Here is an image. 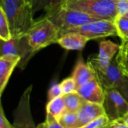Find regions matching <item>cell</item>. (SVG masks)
<instances>
[{
    "mask_svg": "<svg viewBox=\"0 0 128 128\" xmlns=\"http://www.w3.org/2000/svg\"><path fill=\"white\" fill-rule=\"evenodd\" d=\"M0 6L7 17L12 38L25 36L35 21L32 6L26 0H1Z\"/></svg>",
    "mask_w": 128,
    "mask_h": 128,
    "instance_id": "obj_1",
    "label": "cell"
},
{
    "mask_svg": "<svg viewBox=\"0 0 128 128\" xmlns=\"http://www.w3.org/2000/svg\"><path fill=\"white\" fill-rule=\"evenodd\" d=\"M60 5L86 13L98 20L114 21L117 16V0H64Z\"/></svg>",
    "mask_w": 128,
    "mask_h": 128,
    "instance_id": "obj_2",
    "label": "cell"
},
{
    "mask_svg": "<svg viewBox=\"0 0 128 128\" xmlns=\"http://www.w3.org/2000/svg\"><path fill=\"white\" fill-rule=\"evenodd\" d=\"M44 12V16L58 29L60 37L69 29L98 20L86 13L63 7L61 5H58Z\"/></svg>",
    "mask_w": 128,
    "mask_h": 128,
    "instance_id": "obj_3",
    "label": "cell"
},
{
    "mask_svg": "<svg viewBox=\"0 0 128 128\" xmlns=\"http://www.w3.org/2000/svg\"><path fill=\"white\" fill-rule=\"evenodd\" d=\"M26 36L30 46L35 53L57 43L60 38L58 29L45 16L35 20Z\"/></svg>",
    "mask_w": 128,
    "mask_h": 128,
    "instance_id": "obj_4",
    "label": "cell"
},
{
    "mask_svg": "<svg viewBox=\"0 0 128 128\" xmlns=\"http://www.w3.org/2000/svg\"><path fill=\"white\" fill-rule=\"evenodd\" d=\"M72 32L80 33L86 36L89 40L114 36H118V32L114 21L108 20H95L82 26L69 29L62 35Z\"/></svg>",
    "mask_w": 128,
    "mask_h": 128,
    "instance_id": "obj_5",
    "label": "cell"
},
{
    "mask_svg": "<svg viewBox=\"0 0 128 128\" xmlns=\"http://www.w3.org/2000/svg\"><path fill=\"white\" fill-rule=\"evenodd\" d=\"M36 53L30 46L26 36L12 38L9 40L0 38V56L4 55H15L20 57L18 66L24 69L31 57Z\"/></svg>",
    "mask_w": 128,
    "mask_h": 128,
    "instance_id": "obj_6",
    "label": "cell"
},
{
    "mask_svg": "<svg viewBox=\"0 0 128 128\" xmlns=\"http://www.w3.org/2000/svg\"><path fill=\"white\" fill-rule=\"evenodd\" d=\"M88 65L93 70L96 79L98 81L103 90L112 88L116 89L125 76L116 60H112L105 69L98 68L90 63H88Z\"/></svg>",
    "mask_w": 128,
    "mask_h": 128,
    "instance_id": "obj_7",
    "label": "cell"
},
{
    "mask_svg": "<svg viewBox=\"0 0 128 128\" xmlns=\"http://www.w3.org/2000/svg\"><path fill=\"white\" fill-rule=\"evenodd\" d=\"M105 91V99L103 108L106 115L109 120H114L123 118L128 112V103L115 88L106 89Z\"/></svg>",
    "mask_w": 128,
    "mask_h": 128,
    "instance_id": "obj_8",
    "label": "cell"
},
{
    "mask_svg": "<svg viewBox=\"0 0 128 128\" xmlns=\"http://www.w3.org/2000/svg\"><path fill=\"white\" fill-rule=\"evenodd\" d=\"M32 85H30L23 93L14 112L13 128H36L31 112L30 96Z\"/></svg>",
    "mask_w": 128,
    "mask_h": 128,
    "instance_id": "obj_9",
    "label": "cell"
},
{
    "mask_svg": "<svg viewBox=\"0 0 128 128\" xmlns=\"http://www.w3.org/2000/svg\"><path fill=\"white\" fill-rule=\"evenodd\" d=\"M120 45L110 40H104L100 43L99 52L96 56H90L88 62L94 65L100 69L106 68L113 60V57L118 52Z\"/></svg>",
    "mask_w": 128,
    "mask_h": 128,
    "instance_id": "obj_10",
    "label": "cell"
},
{
    "mask_svg": "<svg viewBox=\"0 0 128 128\" xmlns=\"http://www.w3.org/2000/svg\"><path fill=\"white\" fill-rule=\"evenodd\" d=\"M78 128H80L92 120L106 114L102 104L91 102L84 100L82 106L77 111Z\"/></svg>",
    "mask_w": 128,
    "mask_h": 128,
    "instance_id": "obj_11",
    "label": "cell"
},
{
    "mask_svg": "<svg viewBox=\"0 0 128 128\" xmlns=\"http://www.w3.org/2000/svg\"><path fill=\"white\" fill-rule=\"evenodd\" d=\"M77 92L86 101L103 104L105 91L96 78L78 87Z\"/></svg>",
    "mask_w": 128,
    "mask_h": 128,
    "instance_id": "obj_12",
    "label": "cell"
},
{
    "mask_svg": "<svg viewBox=\"0 0 128 128\" xmlns=\"http://www.w3.org/2000/svg\"><path fill=\"white\" fill-rule=\"evenodd\" d=\"M20 61V57L15 55L0 56V96H2L12 74Z\"/></svg>",
    "mask_w": 128,
    "mask_h": 128,
    "instance_id": "obj_13",
    "label": "cell"
},
{
    "mask_svg": "<svg viewBox=\"0 0 128 128\" xmlns=\"http://www.w3.org/2000/svg\"><path fill=\"white\" fill-rule=\"evenodd\" d=\"M88 41L90 40L86 36L72 32L61 36L57 40V44L67 50H81L85 47Z\"/></svg>",
    "mask_w": 128,
    "mask_h": 128,
    "instance_id": "obj_14",
    "label": "cell"
},
{
    "mask_svg": "<svg viewBox=\"0 0 128 128\" xmlns=\"http://www.w3.org/2000/svg\"><path fill=\"white\" fill-rule=\"evenodd\" d=\"M71 76L75 79L78 87L95 78L93 70L82 56L78 59Z\"/></svg>",
    "mask_w": 128,
    "mask_h": 128,
    "instance_id": "obj_15",
    "label": "cell"
},
{
    "mask_svg": "<svg viewBox=\"0 0 128 128\" xmlns=\"http://www.w3.org/2000/svg\"><path fill=\"white\" fill-rule=\"evenodd\" d=\"M65 112L66 107L62 96L54 98L48 102L46 106V118H54L58 120Z\"/></svg>",
    "mask_w": 128,
    "mask_h": 128,
    "instance_id": "obj_16",
    "label": "cell"
},
{
    "mask_svg": "<svg viewBox=\"0 0 128 128\" xmlns=\"http://www.w3.org/2000/svg\"><path fill=\"white\" fill-rule=\"evenodd\" d=\"M62 98L65 103L66 111L70 112H77L84 101L77 91L63 94Z\"/></svg>",
    "mask_w": 128,
    "mask_h": 128,
    "instance_id": "obj_17",
    "label": "cell"
},
{
    "mask_svg": "<svg viewBox=\"0 0 128 128\" xmlns=\"http://www.w3.org/2000/svg\"><path fill=\"white\" fill-rule=\"evenodd\" d=\"M58 122L64 128H78L77 112L66 111L59 118Z\"/></svg>",
    "mask_w": 128,
    "mask_h": 128,
    "instance_id": "obj_18",
    "label": "cell"
},
{
    "mask_svg": "<svg viewBox=\"0 0 128 128\" xmlns=\"http://www.w3.org/2000/svg\"><path fill=\"white\" fill-rule=\"evenodd\" d=\"M118 36L123 40H128V19L123 16H117L114 20Z\"/></svg>",
    "mask_w": 128,
    "mask_h": 128,
    "instance_id": "obj_19",
    "label": "cell"
},
{
    "mask_svg": "<svg viewBox=\"0 0 128 128\" xmlns=\"http://www.w3.org/2000/svg\"><path fill=\"white\" fill-rule=\"evenodd\" d=\"M64 0H33L32 8L34 14L40 10H49L62 2Z\"/></svg>",
    "mask_w": 128,
    "mask_h": 128,
    "instance_id": "obj_20",
    "label": "cell"
},
{
    "mask_svg": "<svg viewBox=\"0 0 128 128\" xmlns=\"http://www.w3.org/2000/svg\"><path fill=\"white\" fill-rule=\"evenodd\" d=\"M0 38L3 40H9L12 38L8 21L1 6H0Z\"/></svg>",
    "mask_w": 128,
    "mask_h": 128,
    "instance_id": "obj_21",
    "label": "cell"
},
{
    "mask_svg": "<svg viewBox=\"0 0 128 128\" xmlns=\"http://www.w3.org/2000/svg\"><path fill=\"white\" fill-rule=\"evenodd\" d=\"M60 87L62 88L63 94L77 91L78 85H77L75 79L72 76H70V77L64 78L60 83Z\"/></svg>",
    "mask_w": 128,
    "mask_h": 128,
    "instance_id": "obj_22",
    "label": "cell"
},
{
    "mask_svg": "<svg viewBox=\"0 0 128 128\" xmlns=\"http://www.w3.org/2000/svg\"><path fill=\"white\" fill-rule=\"evenodd\" d=\"M109 121L110 120H109L108 118L105 114V115H102V116L92 120L91 122L87 124L86 125H84L80 128H98V127H100V126L108 124L109 123Z\"/></svg>",
    "mask_w": 128,
    "mask_h": 128,
    "instance_id": "obj_23",
    "label": "cell"
},
{
    "mask_svg": "<svg viewBox=\"0 0 128 128\" xmlns=\"http://www.w3.org/2000/svg\"><path fill=\"white\" fill-rule=\"evenodd\" d=\"M117 61L128 60V40H123L120 44L118 55L115 58Z\"/></svg>",
    "mask_w": 128,
    "mask_h": 128,
    "instance_id": "obj_24",
    "label": "cell"
},
{
    "mask_svg": "<svg viewBox=\"0 0 128 128\" xmlns=\"http://www.w3.org/2000/svg\"><path fill=\"white\" fill-rule=\"evenodd\" d=\"M62 95H63V94H62V88L60 87V84H57V83H55L48 90V101H50V100H53L54 98L61 96Z\"/></svg>",
    "mask_w": 128,
    "mask_h": 128,
    "instance_id": "obj_25",
    "label": "cell"
},
{
    "mask_svg": "<svg viewBox=\"0 0 128 128\" xmlns=\"http://www.w3.org/2000/svg\"><path fill=\"white\" fill-rule=\"evenodd\" d=\"M121 96L124 98V100L128 103V76H124V78L120 83V84L116 88Z\"/></svg>",
    "mask_w": 128,
    "mask_h": 128,
    "instance_id": "obj_26",
    "label": "cell"
},
{
    "mask_svg": "<svg viewBox=\"0 0 128 128\" xmlns=\"http://www.w3.org/2000/svg\"><path fill=\"white\" fill-rule=\"evenodd\" d=\"M116 7L117 16L125 15L128 12V0H117Z\"/></svg>",
    "mask_w": 128,
    "mask_h": 128,
    "instance_id": "obj_27",
    "label": "cell"
},
{
    "mask_svg": "<svg viewBox=\"0 0 128 128\" xmlns=\"http://www.w3.org/2000/svg\"><path fill=\"white\" fill-rule=\"evenodd\" d=\"M0 128H13V124H11L6 118L2 102H0Z\"/></svg>",
    "mask_w": 128,
    "mask_h": 128,
    "instance_id": "obj_28",
    "label": "cell"
},
{
    "mask_svg": "<svg viewBox=\"0 0 128 128\" xmlns=\"http://www.w3.org/2000/svg\"><path fill=\"white\" fill-rule=\"evenodd\" d=\"M108 126V128H128V125L126 124L121 118L109 121Z\"/></svg>",
    "mask_w": 128,
    "mask_h": 128,
    "instance_id": "obj_29",
    "label": "cell"
},
{
    "mask_svg": "<svg viewBox=\"0 0 128 128\" xmlns=\"http://www.w3.org/2000/svg\"><path fill=\"white\" fill-rule=\"evenodd\" d=\"M45 121L48 124V128H64L59 122L57 120L54 119V118H46Z\"/></svg>",
    "mask_w": 128,
    "mask_h": 128,
    "instance_id": "obj_30",
    "label": "cell"
},
{
    "mask_svg": "<svg viewBox=\"0 0 128 128\" xmlns=\"http://www.w3.org/2000/svg\"><path fill=\"white\" fill-rule=\"evenodd\" d=\"M117 62L118 63L119 66L120 67L121 70L123 71V72L125 75L128 76V60H120Z\"/></svg>",
    "mask_w": 128,
    "mask_h": 128,
    "instance_id": "obj_31",
    "label": "cell"
},
{
    "mask_svg": "<svg viewBox=\"0 0 128 128\" xmlns=\"http://www.w3.org/2000/svg\"><path fill=\"white\" fill-rule=\"evenodd\" d=\"M36 128H48V124H47L46 121H44V122H43V123L39 124L36 126Z\"/></svg>",
    "mask_w": 128,
    "mask_h": 128,
    "instance_id": "obj_32",
    "label": "cell"
},
{
    "mask_svg": "<svg viewBox=\"0 0 128 128\" xmlns=\"http://www.w3.org/2000/svg\"><path fill=\"white\" fill-rule=\"evenodd\" d=\"M121 119L124 121V123H125L126 124L128 125V112H127L126 114H125L123 116V118H121Z\"/></svg>",
    "mask_w": 128,
    "mask_h": 128,
    "instance_id": "obj_33",
    "label": "cell"
},
{
    "mask_svg": "<svg viewBox=\"0 0 128 128\" xmlns=\"http://www.w3.org/2000/svg\"><path fill=\"white\" fill-rule=\"evenodd\" d=\"M26 1L27 2H29L30 4H31V5L32 6V2H33V0H26Z\"/></svg>",
    "mask_w": 128,
    "mask_h": 128,
    "instance_id": "obj_34",
    "label": "cell"
},
{
    "mask_svg": "<svg viewBox=\"0 0 128 128\" xmlns=\"http://www.w3.org/2000/svg\"><path fill=\"white\" fill-rule=\"evenodd\" d=\"M98 128H108V124H106L105 126H100V127H98Z\"/></svg>",
    "mask_w": 128,
    "mask_h": 128,
    "instance_id": "obj_35",
    "label": "cell"
},
{
    "mask_svg": "<svg viewBox=\"0 0 128 128\" xmlns=\"http://www.w3.org/2000/svg\"><path fill=\"white\" fill-rule=\"evenodd\" d=\"M123 17H124V18H127V19H128V12H127L125 15H124Z\"/></svg>",
    "mask_w": 128,
    "mask_h": 128,
    "instance_id": "obj_36",
    "label": "cell"
},
{
    "mask_svg": "<svg viewBox=\"0 0 128 128\" xmlns=\"http://www.w3.org/2000/svg\"><path fill=\"white\" fill-rule=\"evenodd\" d=\"M0 102H1V96H0Z\"/></svg>",
    "mask_w": 128,
    "mask_h": 128,
    "instance_id": "obj_37",
    "label": "cell"
},
{
    "mask_svg": "<svg viewBox=\"0 0 128 128\" xmlns=\"http://www.w3.org/2000/svg\"></svg>",
    "mask_w": 128,
    "mask_h": 128,
    "instance_id": "obj_38",
    "label": "cell"
},
{
    "mask_svg": "<svg viewBox=\"0 0 128 128\" xmlns=\"http://www.w3.org/2000/svg\"><path fill=\"white\" fill-rule=\"evenodd\" d=\"M0 1H1V0H0Z\"/></svg>",
    "mask_w": 128,
    "mask_h": 128,
    "instance_id": "obj_39",
    "label": "cell"
}]
</instances>
